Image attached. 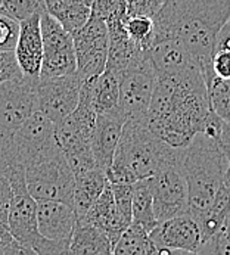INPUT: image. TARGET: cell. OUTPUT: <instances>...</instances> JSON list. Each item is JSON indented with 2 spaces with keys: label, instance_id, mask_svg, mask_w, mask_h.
Here are the masks:
<instances>
[{
  "label": "cell",
  "instance_id": "1",
  "mask_svg": "<svg viewBox=\"0 0 230 255\" xmlns=\"http://www.w3.org/2000/svg\"><path fill=\"white\" fill-rule=\"evenodd\" d=\"M229 19L230 0H165L153 16L152 40L179 38L201 64L207 83L216 75L211 61L219 33Z\"/></svg>",
  "mask_w": 230,
  "mask_h": 255
},
{
  "label": "cell",
  "instance_id": "2",
  "mask_svg": "<svg viewBox=\"0 0 230 255\" xmlns=\"http://www.w3.org/2000/svg\"><path fill=\"white\" fill-rule=\"evenodd\" d=\"M183 147H174L155 134L146 117L124 123L114 162L107 171L111 183H134L152 177L168 165L182 164Z\"/></svg>",
  "mask_w": 230,
  "mask_h": 255
},
{
  "label": "cell",
  "instance_id": "3",
  "mask_svg": "<svg viewBox=\"0 0 230 255\" xmlns=\"http://www.w3.org/2000/svg\"><path fill=\"white\" fill-rule=\"evenodd\" d=\"M180 167L189 189V214L199 223L225 184L229 155L220 140L196 133L183 147Z\"/></svg>",
  "mask_w": 230,
  "mask_h": 255
},
{
  "label": "cell",
  "instance_id": "4",
  "mask_svg": "<svg viewBox=\"0 0 230 255\" xmlns=\"http://www.w3.org/2000/svg\"><path fill=\"white\" fill-rule=\"evenodd\" d=\"M25 180L36 201H59L73 207L76 176L58 140L25 165Z\"/></svg>",
  "mask_w": 230,
  "mask_h": 255
},
{
  "label": "cell",
  "instance_id": "5",
  "mask_svg": "<svg viewBox=\"0 0 230 255\" xmlns=\"http://www.w3.org/2000/svg\"><path fill=\"white\" fill-rule=\"evenodd\" d=\"M12 201L9 207V226L13 236L33 254H70V250L44 238L38 230L37 201L27 189V182L10 184Z\"/></svg>",
  "mask_w": 230,
  "mask_h": 255
},
{
  "label": "cell",
  "instance_id": "6",
  "mask_svg": "<svg viewBox=\"0 0 230 255\" xmlns=\"http://www.w3.org/2000/svg\"><path fill=\"white\" fill-rule=\"evenodd\" d=\"M156 80L158 74L146 50H143L119 74L118 111L125 121L148 115Z\"/></svg>",
  "mask_w": 230,
  "mask_h": 255
},
{
  "label": "cell",
  "instance_id": "7",
  "mask_svg": "<svg viewBox=\"0 0 230 255\" xmlns=\"http://www.w3.org/2000/svg\"><path fill=\"white\" fill-rule=\"evenodd\" d=\"M43 37V64L40 77H59L77 73V58L73 34L47 9L40 13Z\"/></svg>",
  "mask_w": 230,
  "mask_h": 255
},
{
  "label": "cell",
  "instance_id": "8",
  "mask_svg": "<svg viewBox=\"0 0 230 255\" xmlns=\"http://www.w3.org/2000/svg\"><path fill=\"white\" fill-rule=\"evenodd\" d=\"M77 58V73L84 80L98 77L105 71L108 62L110 34L104 19L92 13L90 19L73 33Z\"/></svg>",
  "mask_w": 230,
  "mask_h": 255
},
{
  "label": "cell",
  "instance_id": "9",
  "mask_svg": "<svg viewBox=\"0 0 230 255\" xmlns=\"http://www.w3.org/2000/svg\"><path fill=\"white\" fill-rule=\"evenodd\" d=\"M148 182L158 223L189 213V189L180 164L159 170Z\"/></svg>",
  "mask_w": 230,
  "mask_h": 255
},
{
  "label": "cell",
  "instance_id": "10",
  "mask_svg": "<svg viewBox=\"0 0 230 255\" xmlns=\"http://www.w3.org/2000/svg\"><path fill=\"white\" fill-rule=\"evenodd\" d=\"M84 78L78 73L59 77H40L36 83L37 107L55 124L76 110Z\"/></svg>",
  "mask_w": 230,
  "mask_h": 255
},
{
  "label": "cell",
  "instance_id": "11",
  "mask_svg": "<svg viewBox=\"0 0 230 255\" xmlns=\"http://www.w3.org/2000/svg\"><path fill=\"white\" fill-rule=\"evenodd\" d=\"M159 254H198L201 229L189 213L156 224L149 233Z\"/></svg>",
  "mask_w": 230,
  "mask_h": 255
},
{
  "label": "cell",
  "instance_id": "12",
  "mask_svg": "<svg viewBox=\"0 0 230 255\" xmlns=\"http://www.w3.org/2000/svg\"><path fill=\"white\" fill-rule=\"evenodd\" d=\"M38 80V78H37ZM27 77L0 84V123L16 130L37 107L36 83Z\"/></svg>",
  "mask_w": 230,
  "mask_h": 255
},
{
  "label": "cell",
  "instance_id": "13",
  "mask_svg": "<svg viewBox=\"0 0 230 255\" xmlns=\"http://www.w3.org/2000/svg\"><path fill=\"white\" fill-rule=\"evenodd\" d=\"M158 77H176L201 68L198 59L191 50L174 37H164L152 40L146 49Z\"/></svg>",
  "mask_w": 230,
  "mask_h": 255
},
{
  "label": "cell",
  "instance_id": "14",
  "mask_svg": "<svg viewBox=\"0 0 230 255\" xmlns=\"http://www.w3.org/2000/svg\"><path fill=\"white\" fill-rule=\"evenodd\" d=\"M15 143L27 165L49 146L56 143L55 123L40 110L34 111L15 131Z\"/></svg>",
  "mask_w": 230,
  "mask_h": 255
},
{
  "label": "cell",
  "instance_id": "15",
  "mask_svg": "<svg viewBox=\"0 0 230 255\" xmlns=\"http://www.w3.org/2000/svg\"><path fill=\"white\" fill-rule=\"evenodd\" d=\"M37 221L40 233L70 250L77 216L70 204L59 201H37Z\"/></svg>",
  "mask_w": 230,
  "mask_h": 255
},
{
  "label": "cell",
  "instance_id": "16",
  "mask_svg": "<svg viewBox=\"0 0 230 255\" xmlns=\"http://www.w3.org/2000/svg\"><path fill=\"white\" fill-rule=\"evenodd\" d=\"M15 55L24 77L31 80L40 78L44 55L43 37L40 28V13L21 21V30L15 47Z\"/></svg>",
  "mask_w": 230,
  "mask_h": 255
},
{
  "label": "cell",
  "instance_id": "17",
  "mask_svg": "<svg viewBox=\"0 0 230 255\" xmlns=\"http://www.w3.org/2000/svg\"><path fill=\"white\" fill-rule=\"evenodd\" d=\"M125 118L116 112L98 114L95 128L92 133V152L96 161V165L105 171L113 165L115 150L119 142Z\"/></svg>",
  "mask_w": 230,
  "mask_h": 255
},
{
  "label": "cell",
  "instance_id": "18",
  "mask_svg": "<svg viewBox=\"0 0 230 255\" xmlns=\"http://www.w3.org/2000/svg\"><path fill=\"white\" fill-rule=\"evenodd\" d=\"M81 217L87 219L90 223L98 226L101 230H104L111 239L114 247L119 236L122 235V232L130 226V223L121 216L115 204L114 192L110 182L107 183L104 192L96 199V202L90 207V210Z\"/></svg>",
  "mask_w": 230,
  "mask_h": 255
},
{
  "label": "cell",
  "instance_id": "19",
  "mask_svg": "<svg viewBox=\"0 0 230 255\" xmlns=\"http://www.w3.org/2000/svg\"><path fill=\"white\" fill-rule=\"evenodd\" d=\"M127 18V16H125ZM125 18H115L107 21L108 34H110V49H108V62L107 68L115 73H122L143 50L125 30Z\"/></svg>",
  "mask_w": 230,
  "mask_h": 255
},
{
  "label": "cell",
  "instance_id": "20",
  "mask_svg": "<svg viewBox=\"0 0 230 255\" xmlns=\"http://www.w3.org/2000/svg\"><path fill=\"white\" fill-rule=\"evenodd\" d=\"M70 254H114V245L108 235L84 217H77Z\"/></svg>",
  "mask_w": 230,
  "mask_h": 255
},
{
  "label": "cell",
  "instance_id": "21",
  "mask_svg": "<svg viewBox=\"0 0 230 255\" xmlns=\"http://www.w3.org/2000/svg\"><path fill=\"white\" fill-rule=\"evenodd\" d=\"M108 180L107 171L95 167L83 174L76 176L74 192H73V208L77 217L84 216L90 207L96 202V199L104 192Z\"/></svg>",
  "mask_w": 230,
  "mask_h": 255
},
{
  "label": "cell",
  "instance_id": "22",
  "mask_svg": "<svg viewBox=\"0 0 230 255\" xmlns=\"http://www.w3.org/2000/svg\"><path fill=\"white\" fill-rule=\"evenodd\" d=\"M15 131L16 130L0 123V173L10 184L27 182L25 164L22 162L15 143Z\"/></svg>",
  "mask_w": 230,
  "mask_h": 255
},
{
  "label": "cell",
  "instance_id": "23",
  "mask_svg": "<svg viewBox=\"0 0 230 255\" xmlns=\"http://www.w3.org/2000/svg\"><path fill=\"white\" fill-rule=\"evenodd\" d=\"M119 102V75L105 68V71L93 78V104L98 114H110L118 111Z\"/></svg>",
  "mask_w": 230,
  "mask_h": 255
},
{
  "label": "cell",
  "instance_id": "24",
  "mask_svg": "<svg viewBox=\"0 0 230 255\" xmlns=\"http://www.w3.org/2000/svg\"><path fill=\"white\" fill-rule=\"evenodd\" d=\"M115 255H153L159 254L149 232L142 226L131 223L119 236L114 247Z\"/></svg>",
  "mask_w": 230,
  "mask_h": 255
},
{
  "label": "cell",
  "instance_id": "25",
  "mask_svg": "<svg viewBox=\"0 0 230 255\" xmlns=\"http://www.w3.org/2000/svg\"><path fill=\"white\" fill-rule=\"evenodd\" d=\"M133 223L142 226L149 233L158 224L148 179L137 180L133 184Z\"/></svg>",
  "mask_w": 230,
  "mask_h": 255
},
{
  "label": "cell",
  "instance_id": "26",
  "mask_svg": "<svg viewBox=\"0 0 230 255\" xmlns=\"http://www.w3.org/2000/svg\"><path fill=\"white\" fill-rule=\"evenodd\" d=\"M125 30L128 36L131 37L137 44H140L143 49H148L152 43L153 30V18L145 16V15H127L125 18Z\"/></svg>",
  "mask_w": 230,
  "mask_h": 255
},
{
  "label": "cell",
  "instance_id": "27",
  "mask_svg": "<svg viewBox=\"0 0 230 255\" xmlns=\"http://www.w3.org/2000/svg\"><path fill=\"white\" fill-rule=\"evenodd\" d=\"M90 16H92V6L77 0L76 3H73L68 9H65L56 18L64 25V28L73 34L74 31L80 30L90 19Z\"/></svg>",
  "mask_w": 230,
  "mask_h": 255
},
{
  "label": "cell",
  "instance_id": "28",
  "mask_svg": "<svg viewBox=\"0 0 230 255\" xmlns=\"http://www.w3.org/2000/svg\"><path fill=\"white\" fill-rule=\"evenodd\" d=\"M4 12L18 21H24L46 9L44 0H3Z\"/></svg>",
  "mask_w": 230,
  "mask_h": 255
},
{
  "label": "cell",
  "instance_id": "29",
  "mask_svg": "<svg viewBox=\"0 0 230 255\" xmlns=\"http://www.w3.org/2000/svg\"><path fill=\"white\" fill-rule=\"evenodd\" d=\"M21 30V21L0 12V52L15 50Z\"/></svg>",
  "mask_w": 230,
  "mask_h": 255
},
{
  "label": "cell",
  "instance_id": "30",
  "mask_svg": "<svg viewBox=\"0 0 230 255\" xmlns=\"http://www.w3.org/2000/svg\"><path fill=\"white\" fill-rule=\"evenodd\" d=\"M92 13L105 22L115 18H125L127 0H93Z\"/></svg>",
  "mask_w": 230,
  "mask_h": 255
},
{
  "label": "cell",
  "instance_id": "31",
  "mask_svg": "<svg viewBox=\"0 0 230 255\" xmlns=\"http://www.w3.org/2000/svg\"><path fill=\"white\" fill-rule=\"evenodd\" d=\"M133 184L134 183H111L115 204L121 216L130 224L133 223Z\"/></svg>",
  "mask_w": 230,
  "mask_h": 255
},
{
  "label": "cell",
  "instance_id": "32",
  "mask_svg": "<svg viewBox=\"0 0 230 255\" xmlns=\"http://www.w3.org/2000/svg\"><path fill=\"white\" fill-rule=\"evenodd\" d=\"M165 0H127V15H145L153 18Z\"/></svg>",
  "mask_w": 230,
  "mask_h": 255
},
{
  "label": "cell",
  "instance_id": "33",
  "mask_svg": "<svg viewBox=\"0 0 230 255\" xmlns=\"http://www.w3.org/2000/svg\"><path fill=\"white\" fill-rule=\"evenodd\" d=\"M10 182L0 173V226L9 224V207L12 201Z\"/></svg>",
  "mask_w": 230,
  "mask_h": 255
},
{
  "label": "cell",
  "instance_id": "34",
  "mask_svg": "<svg viewBox=\"0 0 230 255\" xmlns=\"http://www.w3.org/2000/svg\"><path fill=\"white\" fill-rule=\"evenodd\" d=\"M211 67L219 78L230 80V50H216Z\"/></svg>",
  "mask_w": 230,
  "mask_h": 255
},
{
  "label": "cell",
  "instance_id": "35",
  "mask_svg": "<svg viewBox=\"0 0 230 255\" xmlns=\"http://www.w3.org/2000/svg\"><path fill=\"white\" fill-rule=\"evenodd\" d=\"M77 0H44L46 3V9L53 15V16H59L65 9H68L73 3H76Z\"/></svg>",
  "mask_w": 230,
  "mask_h": 255
},
{
  "label": "cell",
  "instance_id": "36",
  "mask_svg": "<svg viewBox=\"0 0 230 255\" xmlns=\"http://www.w3.org/2000/svg\"><path fill=\"white\" fill-rule=\"evenodd\" d=\"M216 50H230V19L223 25L217 37Z\"/></svg>",
  "mask_w": 230,
  "mask_h": 255
},
{
  "label": "cell",
  "instance_id": "37",
  "mask_svg": "<svg viewBox=\"0 0 230 255\" xmlns=\"http://www.w3.org/2000/svg\"><path fill=\"white\" fill-rule=\"evenodd\" d=\"M222 145L225 146L228 155H230V123H225V128H223V134H222Z\"/></svg>",
  "mask_w": 230,
  "mask_h": 255
},
{
  "label": "cell",
  "instance_id": "38",
  "mask_svg": "<svg viewBox=\"0 0 230 255\" xmlns=\"http://www.w3.org/2000/svg\"><path fill=\"white\" fill-rule=\"evenodd\" d=\"M80 1H83V3H86L89 6H92V3H93V0H80Z\"/></svg>",
  "mask_w": 230,
  "mask_h": 255
},
{
  "label": "cell",
  "instance_id": "39",
  "mask_svg": "<svg viewBox=\"0 0 230 255\" xmlns=\"http://www.w3.org/2000/svg\"><path fill=\"white\" fill-rule=\"evenodd\" d=\"M0 12H4V7H3V0H0Z\"/></svg>",
  "mask_w": 230,
  "mask_h": 255
}]
</instances>
